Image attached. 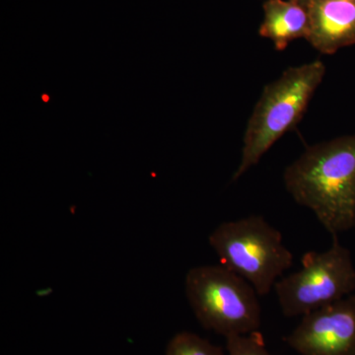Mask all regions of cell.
<instances>
[{
	"mask_svg": "<svg viewBox=\"0 0 355 355\" xmlns=\"http://www.w3.org/2000/svg\"><path fill=\"white\" fill-rule=\"evenodd\" d=\"M326 67L321 60L286 69L263 88L244 135L241 163L233 181L260 162L270 147L302 119L315 91L323 81Z\"/></svg>",
	"mask_w": 355,
	"mask_h": 355,
	"instance_id": "7a4b0ae2",
	"label": "cell"
},
{
	"mask_svg": "<svg viewBox=\"0 0 355 355\" xmlns=\"http://www.w3.org/2000/svg\"><path fill=\"white\" fill-rule=\"evenodd\" d=\"M209 241L221 266L246 279L259 296L268 295L293 266V254L282 233L263 216L223 222L212 231Z\"/></svg>",
	"mask_w": 355,
	"mask_h": 355,
	"instance_id": "3957f363",
	"label": "cell"
},
{
	"mask_svg": "<svg viewBox=\"0 0 355 355\" xmlns=\"http://www.w3.org/2000/svg\"><path fill=\"white\" fill-rule=\"evenodd\" d=\"M295 1L299 2V3L303 4V6H307L308 4L310 3L312 0H295Z\"/></svg>",
	"mask_w": 355,
	"mask_h": 355,
	"instance_id": "8fae6325",
	"label": "cell"
},
{
	"mask_svg": "<svg viewBox=\"0 0 355 355\" xmlns=\"http://www.w3.org/2000/svg\"><path fill=\"white\" fill-rule=\"evenodd\" d=\"M287 191L331 236L355 228V135L321 142L286 168Z\"/></svg>",
	"mask_w": 355,
	"mask_h": 355,
	"instance_id": "6da1fadb",
	"label": "cell"
},
{
	"mask_svg": "<svg viewBox=\"0 0 355 355\" xmlns=\"http://www.w3.org/2000/svg\"><path fill=\"white\" fill-rule=\"evenodd\" d=\"M225 338L228 355H272L266 349L260 331L247 335L229 336Z\"/></svg>",
	"mask_w": 355,
	"mask_h": 355,
	"instance_id": "30bf717a",
	"label": "cell"
},
{
	"mask_svg": "<svg viewBox=\"0 0 355 355\" xmlns=\"http://www.w3.org/2000/svg\"><path fill=\"white\" fill-rule=\"evenodd\" d=\"M166 355H224V352L221 347L212 345L196 334L182 331L168 343Z\"/></svg>",
	"mask_w": 355,
	"mask_h": 355,
	"instance_id": "9c48e42d",
	"label": "cell"
},
{
	"mask_svg": "<svg viewBox=\"0 0 355 355\" xmlns=\"http://www.w3.org/2000/svg\"><path fill=\"white\" fill-rule=\"evenodd\" d=\"M184 291L203 328L227 338L259 331L261 309L259 294L246 279L223 266L191 268Z\"/></svg>",
	"mask_w": 355,
	"mask_h": 355,
	"instance_id": "277c9868",
	"label": "cell"
},
{
	"mask_svg": "<svg viewBox=\"0 0 355 355\" xmlns=\"http://www.w3.org/2000/svg\"><path fill=\"white\" fill-rule=\"evenodd\" d=\"M284 340L301 355H355V294L304 315Z\"/></svg>",
	"mask_w": 355,
	"mask_h": 355,
	"instance_id": "8992f818",
	"label": "cell"
},
{
	"mask_svg": "<svg viewBox=\"0 0 355 355\" xmlns=\"http://www.w3.org/2000/svg\"><path fill=\"white\" fill-rule=\"evenodd\" d=\"M308 42L320 53L333 55L355 44V0H312Z\"/></svg>",
	"mask_w": 355,
	"mask_h": 355,
	"instance_id": "52a82bcc",
	"label": "cell"
},
{
	"mask_svg": "<svg viewBox=\"0 0 355 355\" xmlns=\"http://www.w3.org/2000/svg\"><path fill=\"white\" fill-rule=\"evenodd\" d=\"M310 16L307 6L295 0H266L260 35L270 39L279 51L286 50L296 39H307Z\"/></svg>",
	"mask_w": 355,
	"mask_h": 355,
	"instance_id": "ba28073f",
	"label": "cell"
},
{
	"mask_svg": "<svg viewBox=\"0 0 355 355\" xmlns=\"http://www.w3.org/2000/svg\"><path fill=\"white\" fill-rule=\"evenodd\" d=\"M298 272L275 284V293L286 317L304 316L352 295L355 291V268L349 249L338 236L324 252H308L301 259Z\"/></svg>",
	"mask_w": 355,
	"mask_h": 355,
	"instance_id": "5b68a950",
	"label": "cell"
}]
</instances>
